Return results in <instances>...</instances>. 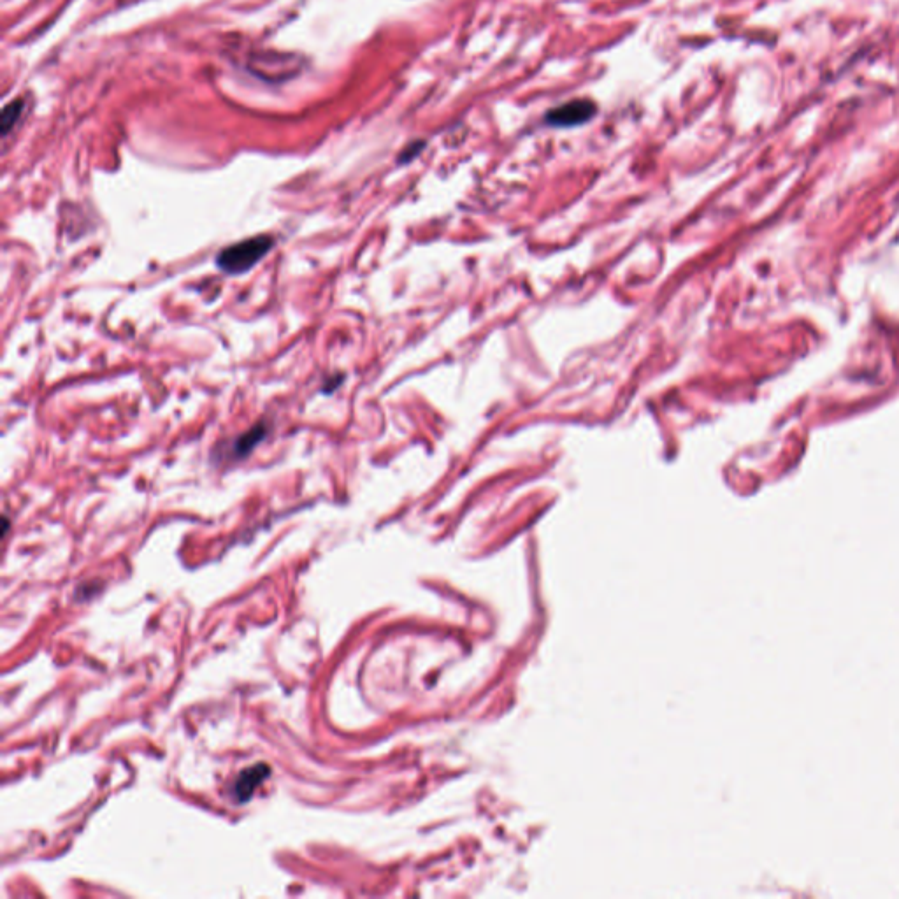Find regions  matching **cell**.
<instances>
[{"instance_id":"6da1fadb","label":"cell","mask_w":899,"mask_h":899,"mask_svg":"<svg viewBox=\"0 0 899 899\" xmlns=\"http://www.w3.org/2000/svg\"><path fill=\"white\" fill-rule=\"evenodd\" d=\"M274 238L267 234H260L255 238L243 239L239 243L223 248L216 255V266L225 274H245L257 266L267 253L273 250Z\"/></svg>"},{"instance_id":"7a4b0ae2","label":"cell","mask_w":899,"mask_h":899,"mask_svg":"<svg viewBox=\"0 0 899 899\" xmlns=\"http://www.w3.org/2000/svg\"><path fill=\"white\" fill-rule=\"evenodd\" d=\"M597 113L596 102L589 99H575L566 102L559 108L550 109L545 116V123L554 129H569L589 123Z\"/></svg>"},{"instance_id":"3957f363","label":"cell","mask_w":899,"mask_h":899,"mask_svg":"<svg viewBox=\"0 0 899 899\" xmlns=\"http://www.w3.org/2000/svg\"><path fill=\"white\" fill-rule=\"evenodd\" d=\"M267 432H269V424H267L266 420H262L259 424L253 425L250 431H246L245 434H241V436H238L234 441H231V445H229V454H227L225 459H232V461L246 459V457L252 454L253 450L264 441ZM225 459H223V461H225Z\"/></svg>"},{"instance_id":"277c9868","label":"cell","mask_w":899,"mask_h":899,"mask_svg":"<svg viewBox=\"0 0 899 899\" xmlns=\"http://www.w3.org/2000/svg\"><path fill=\"white\" fill-rule=\"evenodd\" d=\"M269 777V768L266 764H255L252 768H246L232 785V794L239 803H246L257 785L262 784Z\"/></svg>"},{"instance_id":"5b68a950","label":"cell","mask_w":899,"mask_h":899,"mask_svg":"<svg viewBox=\"0 0 899 899\" xmlns=\"http://www.w3.org/2000/svg\"><path fill=\"white\" fill-rule=\"evenodd\" d=\"M23 106H25L23 101H13L2 111V134L4 136H8L11 129L15 127V123L18 122V118L22 116Z\"/></svg>"},{"instance_id":"8992f818","label":"cell","mask_w":899,"mask_h":899,"mask_svg":"<svg viewBox=\"0 0 899 899\" xmlns=\"http://www.w3.org/2000/svg\"><path fill=\"white\" fill-rule=\"evenodd\" d=\"M341 380H343V376H339V378H338V376H334V378H332V380H329V382L325 383L324 389H322V392H325V394H331L332 390H334V389H336V387H338L339 382H341Z\"/></svg>"}]
</instances>
